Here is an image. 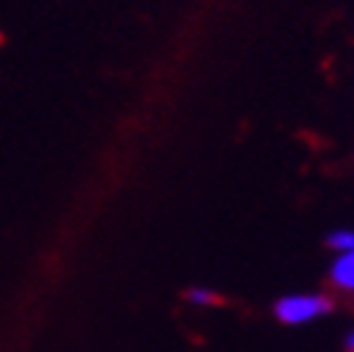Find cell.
I'll return each instance as SVG.
<instances>
[{
    "label": "cell",
    "mask_w": 354,
    "mask_h": 352,
    "mask_svg": "<svg viewBox=\"0 0 354 352\" xmlns=\"http://www.w3.org/2000/svg\"><path fill=\"white\" fill-rule=\"evenodd\" d=\"M331 301L323 294H297V297H282L277 303V318L286 324H303L311 321L317 315L331 312Z\"/></svg>",
    "instance_id": "cell-1"
},
{
    "label": "cell",
    "mask_w": 354,
    "mask_h": 352,
    "mask_svg": "<svg viewBox=\"0 0 354 352\" xmlns=\"http://www.w3.org/2000/svg\"><path fill=\"white\" fill-rule=\"evenodd\" d=\"M187 301L193 303H202V306H214V303H222V297L216 292H207V289H187Z\"/></svg>",
    "instance_id": "cell-3"
},
{
    "label": "cell",
    "mask_w": 354,
    "mask_h": 352,
    "mask_svg": "<svg viewBox=\"0 0 354 352\" xmlns=\"http://www.w3.org/2000/svg\"><path fill=\"white\" fill-rule=\"evenodd\" d=\"M331 280L346 292H354V252H346V257H340L331 269Z\"/></svg>",
    "instance_id": "cell-2"
},
{
    "label": "cell",
    "mask_w": 354,
    "mask_h": 352,
    "mask_svg": "<svg viewBox=\"0 0 354 352\" xmlns=\"http://www.w3.org/2000/svg\"><path fill=\"white\" fill-rule=\"evenodd\" d=\"M331 249H340V252H354V231H337L328 237Z\"/></svg>",
    "instance_id": "cell-4"
}]
</instances>
